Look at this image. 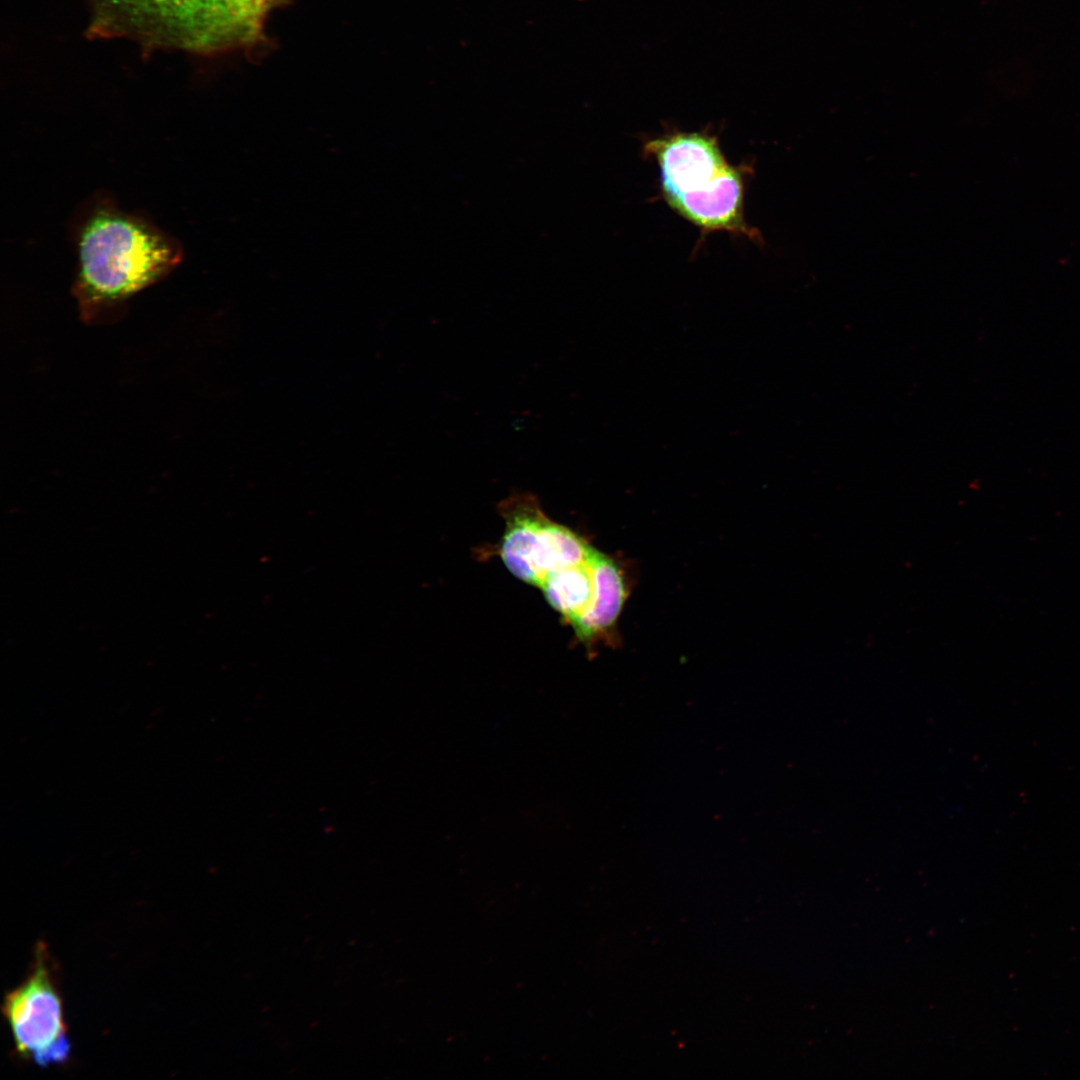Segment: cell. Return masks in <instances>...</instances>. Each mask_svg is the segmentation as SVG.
I'll return each instance as SVG.
<instances>
[{"mask_svg":"<svg viewBox=\"0 0 1080 1080\" xmlns=\"http://www.w3.org/2000/svg\"><path fill=\"white\" fill-rule=\"evenodd\" d=\"M644 152L659 167L665 201L702 232L760 239L744 216L746 168L726 160L715 136L698 131L665 134L649 140Z\"/></svg>","mask_w":1080,"mask_h":1080,"instance_id":"cell-2","label":"cell"},{"mask_svg":"<svg viewBox=\"0 0 1080 1080\" xmlns=\"http://www.w3.org/2000/svg\"><path fill=\"white\" fill-rule=\"evenodd\" d=\"M498 508L505 528L497 554L527 584L539 587L550 575L585 560L595 550L575 531L550 519L530 492H514Z\"/></svg>","mask_w":1080,"mask_h":1080,"instance_id":"cell-4","label":"cell"},{"mask_svg":"<svg viewBox=\"0 0 1080 1080\" xmlns=\"http://www.w3.org/2000/svg\"><path fill=\"white\" fill-rule=\"evenodd\" d=\"M90 31L142 44L209 53L252 43L230 0H90Z\"/></svg>","mask_w":1080,"mask_h":1080,"instance_id":"cell-3","label":"cell"},{"mask_svg":"<svg viewBox=\"0 0 1080 1080\" xmlns=\"http://www.w3.org/2000/svg\"><path fill=\"white\" fill-rule=\"evenodd\" d=\"M538 588L585 644L609 632L627 596L619 566L596 549L585 560L547 577Z\"/></svg>","mask_w":1080,"mask_h":1080,"instance_id":"cell-6","label":"cell"},{"mask_svg":"<svg viewBox=\"0 0 1080 1080\" xmlns=\"http://www.w3.org/2000/svg\"><path fill=\"white\" fill-rule=\"evenodd\" d=\"M2 1012L18 1056L42 1068L67 1061L71 1042L53 965L44 944L37 945L26 979L5 996Z\"/></svg>","mask_w":1080,"mask_h":1080,"instance_id":"cell-5","label":"cell"},{"mask_svg":"<svg viewBox=\"0 0 1080 1080\" xmlns=\"http://www.w3.org/2000/svg\"><path fill=\"white\" fill-rule=\"evenodd\" d=\"M70 235L76 256L73 295L89 324L120 318L133 296L164 279L182 259L175 238L104 191L75 210Z\"/></svg>","mask_w":1080,"mask_h":1080,"instance_id":"cell-1","label":"cell"},{"mask_svg":"<svg viewBox=\"0 0 1080 1080\" xmlns=\"http://www.w3.org/2000/svg\"><path fill=\"white\" fill-rule=\"evenodd\" d=\"M254 10L264 18L272 0H249Z\"/></svg>","mask_w":1080,"mask_h":1080,"instance_id":"cell-7","label":"cell"}]
</instances>
